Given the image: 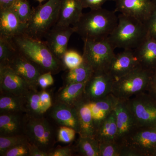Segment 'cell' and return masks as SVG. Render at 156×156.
<instances>
[{
    "instance_id": "e0dca14e",
    "label": "cell",
    "mask_w": 156,
    "mask_h": 156,
    "mask_svg": "<svg viewBox=\"0 0 156 156\" xmlns=\"http://www.w3.org/2000/svg\"><path fill=\"white\" fill-rule=\"evenodd\" d=\"M83 9L80 0H62L58 21L55 25L69 27L75 24L83 15Z\"/></svg>"
},
{
    "instance_id": "ee69618b",
    "label": "cell",
    "mask_w": 156,
    "mask_h": 156,
    "mask_svg": "<svg viewBox=\"0 0 156 156\" xmlns=\"http://www.w3.org/2000/svg\"><path fill=\"white\" fill-rule=\"evenodd\" d=\"M16 0H0V9L12 8Z\"/></svg>"
},
{
    "instance_id": "6da1fadb",
    "label": "cell",
    "mask_w": 156,
    "mask_h": 156,
    "mask_svg": "<svg viewBox=\"0 0 156 156\" xmlns=\"http://www.w3.org/2000/svg\"><path fill=\"white\" fill-rule=\"evenodd\" d=\"M11 40L17 52L37 66L42 73L51 72L56 74L64 68L61 60L51 52L45 41L23 34Z\"/></svg>"
},
{
    "instance_id": "ba28073f",
    "label": "cell",
    "mask_w": 156,
    "mask_h": 156,
    "mask_svg": "<svg viewBox=\"0 0 156 156\" xmlns=\"http://www.w3.org/2000/svg\"><path fill=\"white\" fill-rule=\"evenodd\" d=\"M136 128H153L156 125V105L145 92L127 100Z\"/></svg>"
},
{
    "instance_id": "cb8c5ba5",
    "label": "cell",
    "mask_w": 156,
    "mask_h": 156,
    "mask_svg": "<svg viewBox=\"0 0 156 156\" xmlns=\"http://www.w3.org/2000/svg\"><path fill=\"white\" fill-rule=\"evenodd\" d=\"M93 73L94 71L91 66L84 61L78 67L69 70L65 80L67 84L84 83L89 80Z\"/></svg>"
},
{
    "instance_id": "8d00e7d4",
    "label": "cell",
    "mask_w": 156,
    "mask_h": 156,
    "mask_svg": "<svg viewBox=\"0 0 156 156\" xmlns=\"http://www.w3.org/2000/svg\"><path fill=\"white\" fill-rule=\"evenodd\" d=\"M29 144L26 142L10 148L3 154L6 156H24L29 155Z\"/></svg>"
},
{
    "instance_id": "603a6c76",
    "label": "cell",
    "mask_w": 156,
    "mask_h": 156,
    "mask_svg": "<svg viewBox=\"0 0 156 156\" xmlns=\"http://www.w3.org/2000/svg\"><path fill=\"white\" fill-rule=\"evenodd\" d=\"M87 83L67 84L60 93V100L66 104L75 105L81 101L87 98H83V96H86L85 90Z\"/></svg>"
},
{
    "instance_id": "e575fe53",
    "label": "cell",
    "mask_w": 156,
    "mask_h": 156,
    "mask_svg": "<svg viewBox=\"0 0 156 156\" xmlns=\"http://www.w3.org/2000/svg\"><path fill=\"white\" fill-rule=\"evenodd\" d=\"M76 133V131L72 128L68 126H62L58 131V141L65 143L71 142L75 138Z\"/></svg>"
},
{
    "instance_id": "2e32d148",
    "label": "cell",
    "mask_w": 156,
    "mask_h": 156,
    "mask_svg": "<svg viewBox=\"0 0 156 156\" xmlns=\"http://www.w3.org/2000/svg\"><path fill=\"white\" fill-rule=\"evenodd\" d=\"M8 66L25 79L32 88L38 85V80L42 74L41 70L17 51Z\"/></svg>"
},
{
    "instance_id": "ac0fdd59",
    "label": "cell",
    "mask_w": 156,
    "mask_h": 156,
    "mask_svg": "<svg viewBox=\"0 0 156 156\" xmlns=\"http://www.w3.org/2000/svg\"><path fill=\"white\" fill-rule=\"evenodd\" d=\"M134 51L140 66L152 71L156 69V40L147 35Z\"/></svg>"
},
{
    "instance_id": "bcb514c9",
    "label": "cell",
    "mask_w": 156,
    "mask_h": 156,
    "mask_svg": "<svg viewBox=\"0 0 156 156\" xmlns=\"http://www.w3.org/2000/svg\"><path fill=\"white\" fill-rule=\"evenodd\" d=\"M37 1L39 2L40 3H41L42 2H44V1H46V0H37Z\"/></svg>"
},
{
    "instance_id": "d6986e66",
    "label": "cell",
    "mask_w": 156,
    "mask_h": 156,
    "mask_svg": "<svg viewBox=\"0 0 156 156\" xmlns=\"http://www.w3.org/2000/svg\"><path fill=\"white\" fill-rule=\"evenodd\" d=\"M30 136L38 147H47L50 144L52 138V131L46 121L34 119L28 124Z\"/></svg>"
},
{
    "instance_id": "ab89813d",
    "label": "cell",
    "mask_w": 156,
    "mask_h": 156,
    "mask_svg": "<svg viewBox=\"0 0 156 156\" xmlns=\"http://www.w3.org/2000/svg\"><path fill=\"white\" fill-rule=\"evenodd\" d=\"M54 83V79L51 72L42 73L38 80V84L43 89L51 86Z\"/></svg>"
},
{
    "instance_id": "3957f363",
    "label": "cell",
    "mask_w": 156,
    "mask_h": 156,
    "mask_svg": "<svg viewBox=\"0 0 156 156\" xmlns=\"http://www.w3.org/2000/svg\"><path fill=\"white\" fill-rule=\"evenodd\" d=\"M118 23L109 36V41L114 49L134 50L147 36L144 23L134 17L120 14Z\"/></svg>"
},
{
    "instance_id": "836d02e7",
    "label": "cell",
    "mask_w": 156,
    "mask_h": 156,
    "mask_svg": "<svg viewBox=\"0 0 156 156\" xmlns=\"http://www.w3.org/2000/svg\"><path fill=\"white\" fill-rule=\"evenodd\" d=\"M144 23L147 35L156 40V0H152V7L150 14Z\"/></svg>"
},
{
    "instance_id": "7c38bea8",
    "label": "cell",
    "mask_w": 156,
    "mask_h": 156,
    "mask_svg": "<svg viewBox=\"0 0 156 156\" xmlns=\"http://www.w3.org/2000/svg\"><path fill=\"white\" fill-rule=\"evenodd\" d=\"M118 127V140L125 144L126 139L136 128L127 101L119 99L114 109Z\"/></svg>"
},
{
    "instance_id": "f546056e",
    "label": "cell",
    "mask_w": 156,
    "mask_h": 156,
    "mask_svg": "<svg viewBox=\"0 0 156 156\" xmlns=\"http://www.w3.org/2000/svg\"><path fill=\"white\" fill-rule=\"evenodd\" d=\"M18 96H4L0 98V109L1 112H14L22 110V104Z\"/></svg>"
},
{
    "instance_id": "484cf974",
    "label": "cell",
    "mask_w": 156,
    "mask_h": 156,
    "mask_svg": "<svg viewBox=\"0 0 156 156\" xmlns=\"http://www.w3.org/2000/svg\"><path fill=\"white\" fill-rule=\"evenodd\" d=\"M20 120L17 116L11 114L2 115L0 116V130L1 134L5 135L14 134L18 131Z\"/></svg>"
},
{
    "instance_id": "52a82bcc",
    "label": "cell",
    "mask_w": 156,
    "mask_h": 156,
    "mask_svg": "<svg viewBox=\"0 0 156 156\" xmlns=\"http://www.w3.org/2000/svg\"><path fill=\"white\" fill-rule=\"evenodd\" d=\"M156 149V130L153 128H136L125 142L122 156H148Z\"/></svg>"
},
{
    "instance_id": "f6af8a7d",
    "label": "cell",
    "mask_w": 156,
    "mask_h": 156,
    "mask_svg": "<svg viewBox=\"0 0 156 156\" xmlns=\"http://www.w3.org/2000/svg\"><path fill=\"white\" fill-rule=\"evenodd\" d=\"M150 87L154 88V89H155L156 91V69L153 71L148 87Z\"/></svg>"
},
{
    "instance_id": "5bb4252c",
    "label": "cell",
    "mask_w": 156,
    "mask_h": 156,
    "mask_svg": "<svg viewBox=\"0 0 156 156\" xmlns=\"http://www.w3.org/2000/svg\"><path fill=\"white\" fill-rule=\"evenodd\" d=\"M115 12L134 17L144 23L152 7V0H114Z\"/></svg>"
},
{
    "instance_id": "7402d4cb",
    "label": "cell",
    "mask_w": 156,
    "mask_h": 156,
    "mask_svg": "<svg viewBox=\"0 0 156 156\" xmlns=\"http://www.w3.org/2000/svg\"><path fill=\"white\" fill-rule=\"evenodd\" d=\"M52 115L54 119L62 126L72 128L79 134L80 124L75 107L73 108L65 103L58 105L54 108Z\"/></svg>"
},
{
    "instance_id": "9a60e30c",
    "label": "cell",
    "mask_w": 156,
    "mask_h": 156,
    "mask_svg": "<svg viewBox=\"0 0 156 156\" xmlns=\"http://www.w3.org/2000/svg\"><path fill=\"white\" fill-rule=\"evenodd\" d=\"M26 26L12 8L0 9V37L11 39L23 34Z\"/></svg>"
},
{
    "instance_id": "74e56055",
    "label": "cell",
    "mask_w": 156,
    "mask_h": 156,
    "mask_svg": "<svg viewBox=\"0 0 156 156\" xmlns=\"http://www.w3.org/2000/svg\"><path fill=\"white\" fill-rule=\"evenodd\" d=\"M88 106L90 108L93 119L95 122V127L106 117L104 113L98 107L95 102L88 101Z\"/></svg>"
},
{
    "instance_id": "30bf717a",
    "label": "cell",
    "mask_w": 156,
    "mask_h": 156,
    "mask_svg": "<svg viewBox=\"0 0 156 156\" xmlns=\"http://www.w3.org/2000/svg\"><path fill=\"white\" fill-rule=\"evenodd\" d=\"M0 84L2 91L18 97L25 95L32 88L25 79L9 66H0Z\"/></svg>"
},
{
    "instance_id": "83f0119b",
    "label": "cell",
    "mask_w": 156,
    "mask_h": 156,
    "mask_svg": "<svg viewBox=\"0 0 156 156\" xmlns=\"http://www.w3.org/2000/svg\"><path fill=\"white\" fill-rule=\"evenodd\" d=\"M125 144L119 141L99 143L100 156H122Z\"/></svg>"
},
{
    "instance_id": "4316f807",
    "label": "cell",
    "mask_w": 156,
    "mask_h": 156,
    "mask_svg": "<svg viewBox=\"0 0 156 156\" xmlns=\"http://www.w3.org/2000/svg\"><path fill=\"white\" fill-rule=\"evenodd\" d=\"M16 53L11 39L0 37V66L9 65Z\"/></svg>"
},
{
    "instance_id": "f35d334b",
    "label": "cell",
    "mask_w": 156,
    "mask_h": 156,
    "mask_svg": "<svg viewBox=\"0 0 156 156\" xmlns=\"http://www.w3.org/2000/svg\"><path fill=\"white\" fill-rule=\"evenodd\" d=\"M83 9L96 10L102 8V6L108 1L114 0H80Z\"/></svg>"
},
{
    "instance_id": "b9f144b4",
    "label": "cell",
    "mask_w": 156,
    "mask_h": 156,
    "mask_svg": "<svg viewBox=\"0 0 156 156\" xmlns=\"http://www.w3.org/2000/svg\"><path fill=\"white\" fill-rule=\"evenodd\" d=\"M71 155V150L69 147L57 149L49 154V156H69Z\"/></svg>"
},
{
    "instance_id": "44dd1931",
    "label": "cell",
    "mask_w": 156,
    "mask_h": 156,
    "mask_svg": "<svg viewBox=\"0 0 156 156\" xmlns=\"http://www.w3.org/2000/svg\"><path fill=\"white\" fill-rule=\"evenodd\" d=\"M118 131L115 115L113 110L96 126L95 137L99 143L118 141Z\"/></svg>"
},
{
    "instance_id": "8992f818",
    "label": "cell",
    "mask_w": 156,
    "mask_h": 156,
    "mask_svg": "<svg viewBox=\"0 0 156 156\" xmlns=\"http://www.w3.org/2000/svg\"><path fill=\"white\" fill-rule=\"evenodd\" d=\"M83 41L84 61L91 66L94 72H106L115 54L108 39Z\"/></svg>"
},
{
    "instance_id": "9c48e42d",
    "label": "cell",
    "mask_w": 156,
    "mask_h": 156,
    "mask_svg": "<svg viewBox=\"0 0 156 156\" xmlns=\"http://www.w3.org/2000/svg\"><path fill=\"white\" fill-rule=\"evenodd\" d=\"M115 80L107 72H94L87 81L85 96L89 101H96L112 93Z\"/></svg>"
},
{
    "instance_id": "8fae6325",
    "label": "cell",
    "mask_w": 156,
    "mask_h": 156,
    "mask_svg": "<svg viewBox=\"0 0 156 156\" xmlns=\"http://www.w3.org/2000/svg\"><path fill=\"white\" fill-rule=\"evenodd\" d=\"M74 33V30L70 26L55 25L45 37V41L50 50L60 60L68 50L69 41Z\"/></svg>"
},
{
    "instance_id": "7bdbcfd3",
    "label": "cell",
    "mask_w": 156,
    "mask_h": 156,
    "mask_svg": "<svg viewBox=\"0 0 156 156\" xmlns=\"http://www.w3.org/2000/svg\"><path fill=\"white\" fill-rule=\"evenodd\" d=\"M29 155L31 156H48L49 154L44 151L40 150V148L34 144L30 145L29 144Z\"/></svg>"
},
{
    "instance_id": "f1b7e54d",
    "label": "cell",
    "mask_w": 156,
    "mask_h": 156,
    "mask_svg": "<svg viewBox=\"0 0 156 156\" xmlns=\"http://www.w3.org/2000/svg\"><path fill=\"white\" fill-rule=\"evenodd\" d=\"M12 8L21 21L27 24L33 11L28 0H16Z\"/></svg>"
},
{
    "instance_id": "4dcf8cb0",
    "label": "cell",
    "mask_w": 156,
    "mask_h": 156,
    "mask_svg": "<svg viewBox=\"0 0 156 156\" xmlns=\"http://www.w3.org/2000/svg\"><path fill=\"white\" fill-rule=\"evenodd\" d=\"M61 61L64 67L72 69L81 65L83 62L84 58L83 55L76 50H68L62 56Z\"/></svg>"
},
{
    "instance_id": "277c9868",
    "label": "cell",
    "mask_w": 156,
    "mask_h": 156,
    "mask_svg": "<svg viewBox=\"0 0 156 156\" xmlns=\"http://www.w3.org/2000/svg\"><path fill=\"white\" fill-rule=\"evenodd\" d=\"M62 0H48L44 4L33 8L30 19L27 23L24 34L42 40L57 21Z\"/></svg>"
},
{
    "instance_id": "d4e9b609",
    "label": "cell",
    "mask_w": 156,
    "mask_h": 156,
    "mask_svg": "<svg viewBox=\"0 0 156 156\" xmlns=\"http://www.w3.org/2000/svg\"><path fill=\"white\" fill-rule=\"evenodd\" d=\"M77 147L82 155L100 156L99 143L94 136H80Z\"/></svg>"
},
{
    "instance_id": "4fadbf2b",
    "label": "cell",
    "mask_w": 156,
    "mask_h": 156,
    "mask_svg": "<svg viewBox=\"0 0 156 156\" xmlns=\"http://www.w3.org/2000/svg\"><path fill=\"white\" fill-rule=\"evenodd\" d=\"M139 65L134 50H125L122 52L115 54L106 72L116 80Z\"/></svg>"
},
{
    "instance_id": "7dc6e473",
    "label": "cell",
    "mask_w": 156,
    "mask_h": 156,
    "mask_svg": "<svg viewBox=\"0 0 156 156\" xmlns=\"http://www.w3.org/2000/svg\"><path fill=\"white\" fill-rule=\"evenodd\" d=\"M154 152H155V154H156V149L155 151Z\"/></svg>"
},
{
    "instance_id": "d590c367",
    "label": "cell",
    "mask_w": 156,
    "mask_h": 156,
    "mask_svg": "<svg viewBox=\"0 0 156 156\" xmlns=\"http://www.w3.org/2000/svg\"><path fill=\"white\" fill-rule=\"evenodd\" d=\"M27 106L30 110L37 115L42 114L40 93H32L27 98Z\"/></svg>"
},
{
    "instance_id": "7a4b0ae2",
    "label": "cell",
    "mask_w": 156,
    "mask_h": 156,
    "mask_svg": "<svg viewBox=\"0 0 156 156\" xmlns=\"http://www.w3.org/2000/svg\"><path fill=\"white\" fill-rule=\"evenodd\" d=\"M115 11L103 8L83 14L73 27L83 41H100L108 38L118 23Z\"/></svg>"
},
{
    "instance_id": "1f68e13d",
    "label": "cell",
    "mask_w": 156,
    "mask_h": 156,
    "mask_svg": "<svg viewBox=\"0 0 156 156\" xmlns=\"http://www.w3.org/2000/svg\"><path fill=\"white\" fill-rule=\"evenodd\" d=\"M118 100L119 99L111 93L100 100L93 102H95L98 107L103 112L106 116L114 110Z\"/></svg>"
},
{
    "instance_id": "5b68a950",
    "label": "cell",
    "mask_w": 156,
    "mask_h": 156,
    "mask_svg": "<svg viewBox=\"0 0 156 156\" xmlns=\"http://www.w3.org/2000/svg\"><path fill=\"white\" fill-rule=\"evenodd\" d=\"M152 71L139 65L114 82L112 93L120 100L127 101L148 89Z\"/></svg>"
},
{
    "instance_id": "d6a6232c",
    "label": "cell",
    "mask_w": 156,
    "mask_h": 156,
    "mask_svg": "<svg viewBox=\"0 0 156 156\" xmlns=\"http://www.w3.org/2000/svg\"><path fill=\"white\" fill-rule=\"evenodd\" d=\"M26 143L24 138L19 136H1L0 137V152L2 155L6 151L19 144Z\"/></svg>"
},
{
    "instance_id": "ffe728a7",
    "label": "cell",
    "mask_w": 156,
    "mask_h": 156,
    "mask_svg": "<svg viewBox=\"0 0 156 156\" xmlns=\"http://www.w3.org/2000/svg\"><path fill=\"white\" fill-rule=\"evenodd\" d=\"M87 98L81 101L75 105L77 113L80 124V136H94L95 127Z\"/></svg>"
},
{
    "instance_id": "60d3db41",
    "label": "cell",
    "mask_w": 156,
    "mask_h": 156,
    "mask_svg": "<svg viewBox=\"0 0 156 156\" xmlns=\"http://www.w3.org/2000/svg\"><path fill=\"white\" fill-rule=\"evenodd\" d=\"M42 114L44 113L52 105L51 97L48 92L45 91L40 93Z\"/></svg>"
}]
</instances>
